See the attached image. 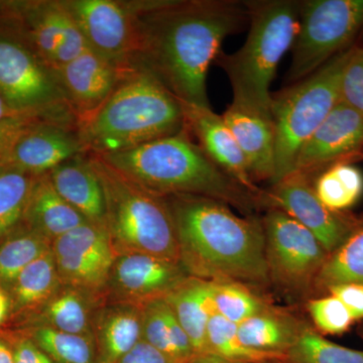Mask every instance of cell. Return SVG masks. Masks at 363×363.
<instances>
[{
  "label": "cell",
  "mask_w": 363,
  "mask_h": 363,
  "mask_svg": "<svg viewBox=\"0 0 363 363\" xmlns=\"http://www.w3.org/2000/svg\"><path fill=\"white\" fill-rule=\"evenodd\" d=\"M133 68L149 72L183 104L210 106L206 79L229 35L250 23L247 2L143 0Z\"/></svg>",
  "instance_id": "cell-1"
},
{
  "label": "cell",
  "mask_w": 363,
  "mask_h": 363,
  "mask_svg": "<svg viewBox=\"0 0 363 363\" xmlns=\"http://www.w3.org/2000/svg\"><path fill=\"white\" fill-rule=\"evenodd\" d=\"M182 266L193 278L264 291L271 286L262 219L238 216L225 203L193 195L166 197Z\"/></svg>",
  "instance_id": "cell-2"
},
{
  "label": "cell",
  "mask_w": 363,
  "mask_h": 363,
  "mask_svg": "<svg viewBox=\"0 0 363 363\" xmlns=\"http://www.w3.org/2000/svg\"><path fill=\"white\" fill-rule=\"evenodd\" d=\"M102 157L138 186L162 197L193 195L233 206L245 216L255 215L260 202L227 175L200 149L187 128L124 152Z\"/></svg>",
  "instance_id": "cell-3"
},
{
  "label": "cell",
  "mask_w": 363,
  "mask_h": 363,
  "mask_svg": "<svg viewBox=\"0 0 363 363\" xmlns=\"http://www.w3.org/2000/svg\"><path fill=\"white\" fill-rule=\"evenodd\" d=\"M180 100L149 72H124L111 96L78 123L87 155L107 156L185 130Z\"/></svg>",
  "instance_id": "cell-4"
},
{
  "label": "cell",
  "mask_w": 363,
  "mask_h": 363,
  "mask_svg": "<svg viewBox=\"0 0 363 363\" xmlns=\"http://www.w3.org/2000/svg\"><path fill=\"white\" fill-rule=\"evenodd\" d=\"M250 30L233 54L221 52L215 63L233 88L231 104L271 116V84L286 52L292 49L300 21L301 1H247Z\"/></svg>",
  "instance_id": "cell-5"
},
{
  "label": "cell",
  "mask_w": 363,
  "mask_h": 363,
  "mask_svg": "<svg viewBox=\"0 0 363 363\" xmlns=\"http://www.w3.org/2000/svg\"><path fill=\"white\" fill-rule=\"evenodd\" d=\"M88 157L104 188L105 228L116 255L145 253L181 262L175 222L166 197L140 187L102 157Z\"/></svg>",
  "instance_id": "cell-6"
},
{
  "label": "cell",
  "mask_w": 363,
  "mask_h": 363,
  "mask_svg": "<svg viewBox=\"0 0 363 363\" xmlns=\"http://www.w3.org/2000/svg\"><path fill=\"white\" fill-rule=\"evenodd\" d=\"M351 48L272 97L276 172L271 185L293 173L301 147L340 102L341 73Z\"/></svg>",
  "instance_id": "cell-7"
},
{
  "label": "cell",
  "mask_w": 363,
  "mask_h": 363,
  "mask_svg": "<svg viewBox=\"0 0 363 363\" xmlns=\"http://www.w3.org/2000/svg\"><path fill=\"white\" fill-rule=\"evenodd\" d=\"M0 96L20 116L77 121L60 89L55 72L18 28L1 16Z\"/></svg>",
  "instance_id": "cell-8"
},
{
  "label": "cell",
  "mask_w": 363,
  "mask_h": 363,
  "mask_svg": "<svg viewBox=\"0 0 363 363\" xmlns=\"http://www.w3.org/2000/svg\"><path fill=\"white\" fill-rule=\"evenodd\" d=\"M363 30V0L301 1L300 21L286 75L294 84L352 47Z\"/></svg>",
  "instance_id": "cell-9"
},
{
  "label": "cell",
  "mask_w": 363,
  "mask_h": 363,
  "mask_svg": "<svg viewBox=\"0 0 363 363\" xmlns=\"http://www.w3.org/2000/svg\"><path fill=\"white\" fill-rule=\"evenodd\" d=\"M262 223L271 286L292 298L314 295L315 281L329 255L323 245L281 210L267 209Z\"/></svg>",
  "instance_id": "cell-10"
},
{
  "label": "cell",
  "mask_w": 363,
  "mask_h": 363,
  "mask_svg": "<svg viewBox=\"0 0 363 363\" xmlns=\"http://www.w3.org/2000/svg\"><path fill=\"white\" fill-rule=\"evenodd\" d=\"M0 16L18 28L52 71L89 49L64 0L0 1Z\"/></svg>",
  "instance_id": "cell-11"
},
{
  "label": "cell",
  "mask_w": 363,
  "mask_h": 363,
  "mask_svg": "<svg viewBox=\"0 0 363 363\" xmlns=\"http://www.w3.org/2000/svg\"><path fill=\"white\" fill-rule=\"evenodd\" d=\"M260 206L279 209L311 231L330 255L363 223V218L348 212L332 211L320 201L312 179L292 173L262 190Z\"/></svg>",
  "instance_id": "cell-12"
},
{
  "label": "cell",
  "mask_w": 363,
  "mask_h": 363,
  "mask_svg": "<svg viewBox=\"0 0 363 363\" xmlns=\"http://www.w3.org/2000/svg\"><path fill=\"white\" fill-rule=\"evenodd\" d=\"M88 48L123 69H133L138 21L131 1L64 0Z\"/></svg>",
  "instance_id": "cell-13"
},
{
  "label": "cell",
  "mask_w": 363,
  "mask_h": 363,
  "mask_svg": "<svg viewBox=\"0 0 363 363\" xmlns=\"http://www.w3.org/2000/svg\"><path fill=\"white\" fill-rule=\"evenodd\" d=\"M62 285L96 295L108 285L116 250L104 227L86 222L52 242Z\"/></svg>",
  "instance_id": "cell-14"
},
{
  "label": "cell",
  "mask_w": 363,
  "mask_h": 363,
  "mask_svg": "<svg viewBox=\"0 0 363 363\" xmlns=\"http://www.w3.org/2000/svg\"><path fill=\"white\" fill-rule=\"evenodd\" d=\"M363 157V116L339 102L298 152L293 173L312 177Z\"/></svg>",
  "instance_id": "cell-15"
},
{
  "label": "cell",
  "mask_w": 363,
  "mask_h": 363,
  "mask_svg": "<svg viewBox=\"0 0 363 363\" xmlns=\"http://www.w3.org/2000/svg\"><path fill=\"white\" fill-rule=\"evenodd\" d=\"M87 155L76 121L40 119L14 143L0 166L45 175L69 160Z\"/></svg>",
  "instance_id": "cell-16"
},
{
  "label": "cell",
  "mask_w": 363,
  "mask_h": 363,
  "mask_svg": "<svg viewBox=\"0 0 363 363\" xmlns=\"http://www.w3.org/2000/svg\"><path fill=\"white\" fill-rule=\"evenodd\" d=\"M190 277L181 262L145 253H124L114 260L108 284L128 304L142 305L166 297Z\"/></svg>",
  "instance_id": "cell-17"
},
{
  "label": "cell",
  "mask_w": 363,
  "mask_h": 363,
  "mask_svg": "<svg viewBox=\"0 0 363 363\" xmlns=\"http://www.w3.org/2000/svg\"><path fill=\"white\" fill-rule=\"evenodd\" d=\"M125 71L90 49L54 70L60 89L78 123L111 96Z\"/></svg>",
  "instance_id": "cell-18"
},
{
  "label": "cell",
  "mask_w": 363,
  "mask_h": 363,
  "mask_svg": "<svg viewBox=\"0 0 363 363\" xmlns=\"http://www.w3.org/2000/svg\"><path fill=\"white\" fill-rule=\"evenodd\" d=\"M181 104L186 128L200 149L227 175L259 199L262 190L252 181L240 145L223 117L215 113L211 107Z\"/></svg>",
  "instance_id": "cell-19"
},
{
  "label": "cell",
  "mask_w": 363,
  "mask_h": 363,
  "mask_svg": "<svg viewBox=\"0 0 363 363\" xmlns=\"http://www.w3.org/2000/svg\"><path fill=\"white\" fill-rule=\"evenodd\" d=\"M240 145L255 184L269 182L276 172V136L271 116L231 104L222 114Z\"/></svg>",
  "instance_id": "cell-20"
},
{
  "label": "cell",
  "mask_w": 363,
  "mask_h": 363,
  "mask_svg": "<svg viewBox=\"0 0 363 363\" xmlns=\"http://www.w3.org/2000/svg\"><path fill=\"white\" fill-rule=\"evenodd\" d=\"M47 175L58 194L86 220L105 228L104 188L88 155L69 160Z\"/></svg>",
  "instance_id": "cell-21"
},
{
  "label": "cell",
  "mask_w": 363,
  "mask_h": 363,
  "mask_svg": "<svg viewBox=\"0 0 363 363\" xmlns=\"http://www.w3.org/2000/svg\"><path fill=\"white\" fill-rule=\"evenodd\" d=\"M307 325L295 315L274 306L238 324V334L240 342L250 350L285 357Z\"/></svg>",
  "instance_id": "cell-22"
},
{
  "label": "cell",
  "mask_w": 363,
  "mask_h": 363,
  "mask_svg": "<svg viewBox=\"0 0 363 363\" xmlns=\"http://www.w3.org/2000/svg\"><path fill=\"white\" fill-rule=\"evenodd\" d=\"M88 222L58 194L47 174L38 177L23 223L54 241Z\"/></svg>",
  "instance_id": "cell-23"
},
{
  "label": "cell",
  "mask_w": 363,
  "mask_h": 363,
  "mask_svg": "<svg viewBox=\"0 0 363 363\" xmlns=\"http://www.w3.org/2000/svg\"><path fill=\"white\" fill-rule=\"evenodd\" d=\"M164 298L190 339L196 355L207 353V325L215 314L210 281L190 277Z\"/></svg>",
  "instance_id": "cell-24"
},
{
  "label": "cell",
  "mask_w": 363,
  "mask_h": 363,
  "mask_svg": "<svg viewBox=\"0 0 363 363\" xmlns=\"http://www.w3.org/2000/svg\"><path fill=\"white\" fill-rule=\"evenodd\" d=\"M140 309L142 340L176 363H187L196 357L190 339L164 298L143 303Z\"/></svg>",
  "instance_id": "cell-25"
},
{
  "label": "cell",
  "mask_w": 363,
  "mask_h": 363,
  "mask_svg": "<svg viewBox=\"0 0 363 363\" xmlns=\"http://www.w3.org/2000/svg\"><path fill=\"white\" fill-rule=\"evenodd\" d=\"M96 330L98 363H116L142 340L140 305L125 303L107 310Z\"/></svg>",
  "instance_id": "cell-26"
},
{
  "label": "cell",
  "mask_w": 363,
  "mask_h": 363,
  "mask_svg": "<svg viewBox=\"0 0 363 363\" xmlns=\"http://www.w3.org/2000/svg\"><path fill=\"white\" fill-rule=\"evenodd\" d=\"M51 248V241L21 222L0 240V284L11 288L18 274Z\"/></svg>",
  "instance_id": "cell-27"
},
{
  "label": "cell",
  "mask_w": 363,
  "mask_h": 363,
  "mask_svg": "<svg viewBox=\"0 0 363 363\" xmlns=\"http://www.w3.org/2000/svg\"><path fill=\"white\" fill-rule=\"evenodd\" d=\"M313 186L325 206L348 212L362 198L363 174L352 162H338L320 173Z\"/></svg>",
  "instance_id": "cell-28"
},
{
  "label": "cell",
  "mask_w": 363,
  "mask_h": 363,
  "mask_svg": "<svg viewBox=\"0 0 363 363\" xmlns=\"http://www.w3.org/2000/svg\"><path fill=\"white\" fill-rule=\"evenodd\" d=\"M363 285V223L327 257L315 281L314 295H326L331 286Z\"/></svg>",
  "instance_id": "cell-29"
},
{
  "label": "cell",
  "mask_w": 363,
  "mask_h": 363,
  "mask_svg": "<svg viewBox=\"0 0 363 363\" xmlns=\"http://www.w3.org/2000/svg\"><path fill=\"white\" fill-rule=\"evenodd\" d=\"M61 286L51 248L18 274L11 289L18 307L32 308L45 304Z\"/></svg>",
  "instance_id": "cell-30"
},
{
  "label": "cell",
  "mask_w": 363,
  "mask_h": 363,
  "mask_svg": "<svg viewBox=\"0 0 363 363\" xmlns=\"http://www.w3.org/2000/svg\"><path fill=\"white\" fill-rule=\"evenodd\" d=\"M38 177L0 166V240L23 222Z\"/></svg>",
  "instance_id": "cell-31"
},
{
  "label": "cell",
  "mask_w": 363,
  "mask_h": 363,
  "mask_svg": "<svg viewBox=\"0 0 363 363\" xmlns=\"http://www.w3.org/2000/svg\"><path fill=\"white\" fill-rule=\"evenodd\" d=\"M87 294L66 286L45 304V326L77 335H92Z\"/></svg>",
  "instance_id": "cell-32"
},
{
  "label": "cell",
  "mask_w": 363,
  "mask_h": 363,
  "mask_svg": "<svg viewBox=\"0 0 363 363\" xmlns=\"http://www.w3.org/2000/svg\"><path fill=\"white\" fill-rule=\"evenodd\" d=\"M215 314L238 325L274 307L250 286L235 283L210 281Z\"/></svg>",
  "instance_id": "cell-33"
},
{
  "label": "cell",
  "mask_w": 363,
  "mask_h": 363,
  "mask_svg": "<svg viewBox=\"0 0 363 363\" xmlns=\"http://www.w3.org/2000/svg\"><path fill=\"white\" fill-rule=\"evenodd\" d=\"M206 348L207 353L233 363L283 362L285 358L245 347L238 338V325L217 314L208 322Z\"/></svg>",
  "instance_id": "cell-34"
},
{
  "label": "cell",
  "mask_w": 363,
  "mask_h": 363,
  "mask_svg": "<svg viewBox=\"0 0 363 363\" xmlns=\"http://www.w3.org/2000/svg\"><path fill=\"white\" fill-rule=\"evenodd\" d=\"M32 340L54 363H98L93 335H77L42 326L33 331Z\"/></svg>",
  "instance_id": "cell-35"
},
{
  "label": "cell",
  "mask_w": 363,
  "mask_h": 363,
  "mask_svg": "<svg viewBox=\"0 0 363 363\" xmlns=\"http://www.w3.org/2000/svg\"><path fill=\"white\" fill-rule=\"evenodd\" d=\"M283 363H363V350L332 342L307 325Z\"/></svg>",
  "instance_id": "cell-36"
},
{
  "label": "cell",
  "mask_w": 363,
  "mask_h": 363,
  "mask_svg": "<svg viewBox=\"0 0 363 363\" xmlns=\"http://www.w3.org/2000/svg\"><path fill=\"white\" fill-rule=\"evenodd\" d=\"M307 310L315 329L322 335H342L354 323L345 305L329 294L310 298Z\"/></svg>",
  "instance_id": "cell-37"
},
{
  "label": "cell",
  "mask_w": 363,
  "mask_h": 363,
  "mask_svg": "<svg viewBox=\"0 0 363 363\" xmlns=\"http://www.w3.org/2000/svg\"><path fill=\"white\" fill-rule=\"evenodd\" d=\"M340 102L363 116V47L352 45L340 78Z\"/></svg>",
  "instance_id": "cell-38"
},
{
  "label": "cell",
  "mask_w": 363,
  "mask_h": 363,
  "mask_svg": "<svg viewBox=\"0 0 363 363\" xmlns=\"http://www.w3.org/2000/svg\"><path fill=\"white\" fill-rule=\"evenodd\" d=\"M40 119L52 118L39 116H14L0 123V164L6 160L9 150L13 147L18 136L28 126L32 125L35 121H40ZM58 121H62V119H58Z\"/></svg>",
  "instance_id": "cell-39"
},
{
  "label": "cell",
  "mask_w": 363,
  "mask_h": 363,
  "mask_svg": "<svg viewBox=\"0 0 363 363\" xmlns=\"http://www.w3.org/2000/svg\"><path fill=\"white\" fill-rule=\"evenodd\" d=\"M327 294L339 298L345 305L354 322L363 321V285L344 284L331 286Z\"/></svg>",
  "instance_id": "cell-40"
},
{
  "label": "cell",
  "mask_w": 363,
  "mask_h": 363,
  "mask_svg": "<svg viewBox=\"0 0 363 363\" xmlns=\"http://www.w3.org/2000/svg\"><path fill=\"white\" fill-rule=\"evenodd\" d=\"M116 363H176L150 344L140 340Z\"/></svg>",
  "instance_id": "cell-41"
},
{
  "label": "cell",
  "mask_w": 363,
  "mask_h": 363,
  "mask_svg": "<svg viewBox=\"0 0 363 363\" xmlns=\"http://www.w3.org/2000/svg\"><path fill=\"white\" fill-rule=\"evenodd\" d=\"M14 363H54L33 340L21 339L13 348Z\"/></svg>",
  "instance_id": "cell-42"
},
{
  "label": "cell",
  "mask_w": 363,
  "mask_h": 363,
  "mask_svg": "<svg viewBox=\"0 0 363 363\" xmlns=\"http://www.w3.org/2000/svg\"><path fill=\"white\" fill-rule=\"evenodd\" d=\"M0 363H14L13 348L2 339H0Z\"/></svg>",
  "instance_id": "cell-43"
},
{
  "label": "cell",
  "mask_w": 363,
  "mask_h": 363,
  "mask_svg": "<svg viewBox=\"0 0 363 363\" xmlns=\"http://www.w3.org/2000/svg\"><path fill=\"white\" fill-rule=\"evenodd\" d=\"M187 363H233L227 362L225 359L216 357V355L205 353V354L196 355L190 362Z\"/></svg>",
  "instance_id": "cell-44"
},
{
  "label": "cell",
  "mask_w": 363,
  "mask_h": 363,
  "mask_svg": "<svg viewBox=\"0 0 363 363\" xmlns=\"http://www.w3.org/2000/svg\"><path fill=\"white\" fill-rule=\"evenodd\" d=\"M9 298L7 297L6 294L4 291H0V324L6 320L7 314L9 311Z\"/></svg>",
  "instance_id": "cell-45"
},
{
  "label": "cell",
  "mask_w": 363,
  "mask_h": 363,
  "mask_svg": "<svg viewBox=\"0 0 363 363\" xmlns=\"http://www.w3.org/2000/svg\"><path fill=\"white\" fill-rule=\"evenodd\" d=\"M14 116H20V114L16 113V112H14L13 109L9 108V105L6 104V101H4V98L0 96V123L1 121H6L7 118H11V117Z\"/></svg>",
  "instance_id": "cell-46"
},
{
  "label": "cell",
  "mask_w": 363,
  "mask_h": 363,
  "mask_svg": "<svg viewBox=\"0 0 363 363\" xmlns=\"http://www.w3.org/2000/svg\"><path fill=\"white\" fill-rule=\"evenodd\" d=\"M264 363H283V362H264Z\"/></svg>",
  "instance_id": "cell-47"
},
{
  "label": "cell",
  "mask_w": 363,
  "mask_h": 363,
  "mask_svg": "<svg viewBox=\"0 0 363 363\" xmlns=\"http://www.w3.org/2000/svg\"><path fill=\"white\" fill-rule=\"evenodd\" d=\"M0 291H2V288H1V286H0Z\"/></svg>",
  "instance_id": "cell-48"
},
{
  "label": "cell",
  "mask_w": 363,
  "mask_h": 363,
  "mask_svg": "<svg viewBox=\"0 0 363 363\" xmlns=\"http://www.w3.org/2000/svg\"><path fill=\"white\" fill-rule=\"evenodd\" d=\"M362 33H363V30H362Z\"/></svg>",
  "instance_id": "cell-49"
}]
</instances>
